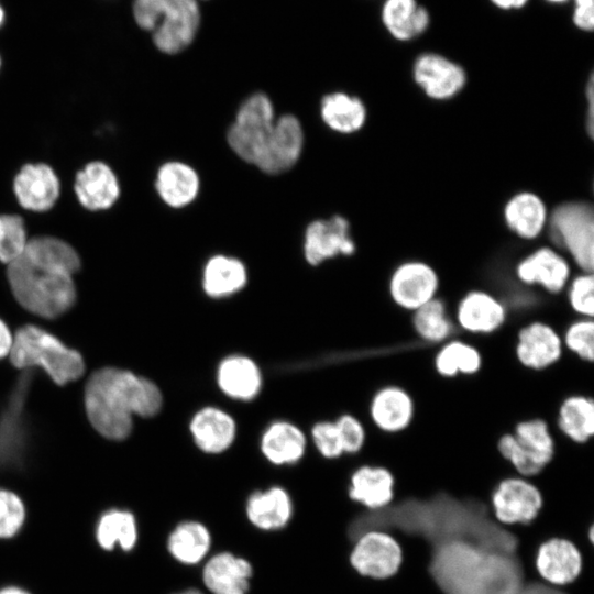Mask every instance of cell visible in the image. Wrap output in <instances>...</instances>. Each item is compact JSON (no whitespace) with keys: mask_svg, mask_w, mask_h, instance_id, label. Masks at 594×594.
Returning <instances> with one entry per match:
<instances>
[{"mask_svg":"<svg viewBox=\"0 0 594 594\" xmlns=\"http://www.w3.org/2000/svg\"><path fill=\"white\" fill-rule=\"evenodd\" d=\"M79 268V255L70 244L55 237H35L8 264L7 276L13 296L24 309L43 318H56L75 304L73 277Z\"/></svg>","mask_w":594,"mask_h":594,"instance_id":"obj_1","label":"cell"},{"mask_svg":"<svg viewBox=\"0 0 594 594\" xmlns=\"http://www.w3.org/2000/svg\"><path fill=\"white\" fill-rule=\"evenodd\" d=\"M163 405L160 386L128 370L100 369L85 387L88 420L101 436L114 441L131 435L134 416L152 418L161 413Z\"/></svg>","mask_w":594,"mask_h":594,"instance_id":"obj_2","label":"cell"},{"mask_svg":"<svg viewBox=\"0 0 594 594\" xmlns=\"http://www.w3.org/2000/svg\"><path fill=\"white\" fill-rule=\"evenodd\" d=\"M131 11L135 24L168 55L183 52L194 42L201 21L197 0H133Z\"/></svg>","mask_w":594,"mask_h":594,"instance_id":"obj_3","label":"cell"},{"mask_svg":"<svg viewBox=\"0 0 594 594\" xmlns=\"http://www.w3.org/2000/svg\"><path fill=\"white\" fill-rule=\"evenodd\" d=\"M9 356L18 369L42 367L57 385L78 380L85 371V363L78 351L33 324L22 327L13 334Z\"/></svg>","mask_w":594,"mask_h":594,"instance_id":"obj_4","label":"cell"},{"mask_svg":"<svg viewBox=\"0 0 594 594\" xmlns=\"http://www.w3.org/2000/svg\"><path fill=\"white\" fill-rule=\"evenodd\" d=\"M497 452L517 475L536 479L553 462L557 442L548 421L540 417L515 424L512 431L499 436Z\"/></svg>","mask_w":594,"mask_h":594,"instance_id":"obj_5","label":"cell"},{"mask_svg":"<svg viewBox=\"0 0 594 594\" xmlns=\"http://www.w3.org/2000/svg\"><path fill=\"white\" fill-rule=\"evenodd\" d=\"M552 242L568 254L580 272L594 268V210L583 200L565 201L549 212Z\"/></svg>","mask_w":594,"mask_h":594,"instance_id":"obj_6","label":"cell"},{"mask_svg":"<svg viewBox=\"0 0 594 594\" xmlns=\"http://www.w3.org/2000/svg\"><path fill=\"white\" fill-rule=\"evenodd\" d=\"M274 108L262 92L250 96L239 108L228 131V143L246 163L255 165L274 125Z\"/></svg>","mask_w":594,"mask_h":594,"instance_id":"obj_7","label":"cell"},{"mask_svg":"<svg viewBox=\"0 0 594 594\" xmlns=\"http://www.w3.org/2000/svg\"><path fill=\"white\" fill-rule=\"evenodd\" d=\"M543 503L536 481L517 474L498 480L490 494L493 517L505 527L530 525L538 517Z\"/></svg>","mask_w":594,"mask_h":594,"instance_id":"obj_8","label":"cell"},{"mask_svg":"<svg viewBox=\"0 0 594 594\" xmlns=\"http://www.w3.org/2000/svg\"><path fill=\"white\" fill-rule=\"evenodd\" d=\"M350 568L360 576L383 581L394 576L403 563V549L385 530H369L359 536L348 553Z\"/></svg>","mask_w":594,"mask_h":594,"instance_id":"obj_9","label":"cell"},{"mask_svg":"<svg viewBox=\"0 0 594 594\" xmlns=\"http://www.w3.org/2000/svg\"><path fill=\"white\" fill-rule=\"evenodd\" d=\"M387 289L392 302L400 310L411 314L438 297L440 278L429 263L408 260L392 271Z\"/></svg>","mask_w":594,"mask_h":594,"instance_id":"obj_10","label":"cell"},{"mask_svg":"<svg viewBox=\"0 0 594 594\" xmlns=\"http://www.w3.org/2000/svg\"><path fill=\"white\" fill-rule=\"evenodd\" d=\"M514 353L524 369L531 372L547 371L563 356L561 332L550 322L531 320L518 329Z\"/></svg>","mask_w":594,"mask_h":594,"instance_id":"obj_11","label":"cell"},{"mask_svg":"<svg viewBox=\"0 0 594 594\" xmlns=\"http://www.w3.org/2000/svg\"><path fill=\"white\" fill-rule=\"evenodd\" d=\"M508 315L506 302L498 296L484 289H471L457 301L452 319L462 332L484 337L501 330Z\"/></svg>","mask_w":594,"mask_h":594,"instance_id":"obj_12","label":"cell"},{"mask_svg":"<svg viewBox=\"0 0 594 594\" xmlns=\"http://www.w3.org/2000/svg\"><path fill=\"white\" fill-rule=\"evenodd\" d=\"M515 276L525 286L560 295L572 277L571 262L558 249L540 246L516 263Z\"/></svg>","mask_w":594,"mask_h":594,"instance_id":"obj_13","label":"cell"},{"mask_svg":"<svg viewBox=\"0 0 594 594\" xmlns=\"http://www.w3.org/2000/svg\"><path fill=\"white\" fill-rule=\"evenodd\" d=\"M534 565L542 582L553 587H566L580 576L584 559L571 540L552 537L537 548Z\"/></svg>","mask_w":594,"mask_h":594,"instance_id":"obj_14","label":"cell"},{"mask_svg":"<svg viewBox=\"0 0 594 594\" xmlns=\"http://www.w3.org/2000/svg\"><path fill=\"white\" fill-rule=\"evenodd\" d=\"M413 77L425 95L436 101L452 99L466 84L463 67L437 53L417 56L413 66Z\"/></svg>","mask_w":594,"mask_h":594,"instance_id":"obj_15","label":"cell"},{"mask_svg":"<svg viewBox=\"0 0 594 594\" xmlns=\"http://www.w3.org/2000/svg\"><path fill=\"white\" fill-rule=\"evenodd\" d=\"M188 430L194 446L208 455L223 454L238 437L235 418L216 405L198 408L190 417Z\"/></svg>","mask_w":594,"mask_h":594,"instance_id":"obj_16","label":"cell"},{"mask_svg":"<svg viewBox=\"0 0 594 594\" xmlns=\"http://www.w3.org/2000/svg\"><path fill=\"white\" fill-rule=\"evenodd\" d=\"M302 147L304 131L299 120L284 114L275 120L255 166L272 175L286 172L297 163Z\"/></svg>","mask_w":594,"mask_h":594,"instance_id":"obj_17","label":"cell"},{"mask_svg":"<svg viewBox=\"0 0 594 594\" xmlns=\"http://www.w3.org/2000/svg\"><path fill=\"white\" fill-rule=\"evenodd\" d=\"M367 413L372 425L378 431L391 436L399 435L406 431L415 419V398L402 385H383L371 396Z\"/></svg>","mask_w":594,"mask_h":594,"instance_id":"obj_18","label":"cell"},{"mask_svg":"<svg viewBox=\"0 0 594 594\" xmlns=\"http://www.w3.org/2000/svg\"><path fill=\"white\" fill-rule=\"evenodd\" d=\"M396 476L384 464L364 463L349 475L346 495L355 505L369 510L388 507L395 499Z\"/></svg>","mask_w":594,"mask_h":594,"instance_id":"obj_19","label":"cell"},{"mask_svg":"<svg viewBox=\"0 0 594 594\" xmlns=\"http://www.w3.org/2000/svg\"><path fill=\"white\" fill-rule=\"evenodd\" d=\"M216 384L227 398L250 403L256 399L263 389V372L252 356L232 353L219 361Z\"/></svg>","mask_w":594,"mask_h":594,"instance_id":"obj_20","label":"cell"},{"mask_svg":"<svg viewBox=\"0 0 594 594\" xmlns=\"http://www.w3.org/2000/svg\"><path fill=\"white\" fill-rule=\"evenodd\" d=\"M355 243L350 235L349 221L342 216L312 221L306 229L304 253L310 265H319L338 255H351Z\"/></svg>","mask_w":594,"mask_h":594,"instance_id":"obj_21","label":"cell"},{"mask_svg":"<svg viewBox=\"0 0 594 594\" xmlns=\"http://www.w3.org/2000/svg\"><path fill=\"white\" fill-rule=\"evenodd\" d=\"M253 576L251 562L230 551H220L204 564L201 578L211 594H248Z\"/></svg>","mask_w":594,"mask_h":594,"instance_id":"obj_22","label":"cell"},{"mask_svg":"<svg viewBox=\"0 0 594 594\" xmlns=\"http://www.w3.org/2000/svg\"><path fill=\"white\" fill-rule=\"evenodd\" d=\"M258 447L263 458L272 465H295L307 452L308 438L295 422L276 419L263 430Z\"/></svg>","mask_w":594,"mask_h":594,"instance_id":"obj_23","label":"cell"},{"mask_svg":"<svg viewBox=\"0 0 594 594\" xmlns=\"http://www.w3.org/2000/svg\"><path fill=\"white\" fill-rule=\"evenodd\" d=\"M249 522L262 531L284 529L294 516V502L289 492L280 485L251 493L245 501Z\"/></svg>","mask_w":594,"mask_h":594,"instance_id":"obj_24","label":"cell"},{"mask_svg":"<svg viewBox=\"0 0 594 594\" xmlns=\"http://www.w3.org/2000/svg\"><path fill=\"white\" fill-rule=\"evenodd\" d=\"M13 189L19 204L28 210L51 209L59 196V180L46 164H26L14 178Z\"/></svg>","mask_w":594,"mask_h":594,"instance_id":"obj_25","label":"cell"},{"mask_svg":"<svg viewBox=\"0 0 594 594\" xmlns=\"http://www.w3.org/2000/svg\"><path fill=\"white\" fill-rule=\"evenodd\" d=\"M75 193L79 202L96 211L110 208L119 198L120 186L113 170L103 162H90L76 175Z\"/></svg>","mask_w":594,"mask_h":594,"instance_id":"obj_26","label":"cell"},{"mask_svg":"<svg viewBox=\"0 0 594 594\" xmlns=\"http://www.w3.org/2000/svg\"><path fill=\"white\" fill-rule=\"evenodd\" d=\"M503 217L507 228L522 240L537 239L547 228L549 211L538 195L520 191L505 204Z\"/></svg>","mask_w":594,"mask_h":594,"instance_id":"obj_27","label":"cell"},{"mask_svg":"<svg viewBox=\"0 0 594 594\" xmlns=\"http://www.w3.org/2000/svg\"><path fill=\"white\" fill-rule=\"evenodd\" d=\"M248 283L244 263L233 256L217 254L204 266L201 287L212 299H222L240 293Z\"/></svg>","mask_w":594,"mask_h":594,"instance_id":"obj_28","label":"cell"},{"mask_svg":"<svg viewBox=\"0 0 594 594\" xmlns=\"http://www.w3.org/2000/svg\"><path fill=\"white\" fill-rule=\"evenodd\" d=\"M212 537L208 527L198 520L178 522L168 534L166 548L170 557L183 565L202 562L211 548Z\"/></svg>","mask_w":594,"mask_h":594,"instance_id":"obj_29","label":"cell"},{"mask_svg":"<svg viewBox=\"0 0 594 594\" xmlns=\"http://www.w3.org/2000/svg\"><path fill=\"white\" fill-rule=\"evenodd\" d=\"M155 187L166 205L182 208L196 199L200 180L197 172L188 164L167 162L157 172Z\"/></svg>","mask_w":594,"mask_h":594,"instance_id":"obj_30","label":"cell"},{"mask_svg":"<svg viewBox=\"0 0 594 594\" xmlns=\"http://www.w3.org/2000/svg\"><path fill=\"white\" fill-rule=\"evenodd\" d=\"M560 433L574 444H585L594 436V400L584 394L564 397L556 417Z\"/></svg>","mask_w":594,"mask_h":594,"instance_id":"obj_31","label":"cell"},{"mask_svg":"<svg viewBox=\"0 0 594 594\" xmlns=\"http://www.w3.org/2000/svg\"><path fill=\"white\" fill-rule=\"evenodd\" d=\"M382 22L388 33L398 41H410L429 26L428 10L416 0H385Z\"/></svg>","mask_w":594,"mask_h":594,"instance_id":"obj_32","label":"cell"},{"mask_svg":"<svg viewBox=\"0 0 594 594\" xmlns=\"http://www.w3.org/2000/svg\"><path fill=\"white\" fill-rule=\"evenodd\" d=\"M482 366L483 355L480 349L454 337L440 344L433 355L435 371L443 378L475 375Z\"/></svg>","mask_w":594,"mask_h":594,"instance_id":"obj_33","label":"cell"},{"mask_svg":"<svg viewBox=\"0 0 594 594\" xmlns=\"http://www.w3.org/2000/svg\"><path fill=\"white\" fill-rule=\"evenodd\" d=\"M366 117V107L356 96L337 91L321 100V118L336 132L354 133L363 128Z\"/></svg>","mask_w":594,"mask_h":594,"instance_id":"obj_34","label":"cell"},{"mask_svg":"<svg viewBox=\"0 0 594 594\" xmlns=\"http://www.w3.org/2000/svg\"><path fill=\"white\" fill-rule=\"evenodd\" d=\"M410 324L419 340L437 345L453 338L457 330L447 302L439 297L411 312Z\"/></svg>","mask_w":594,"mask_h":594,"instance_id":"obj_35","label":"cell"},{"mask_svg":"<svg viewBox=\"0 0 594 594\" xmlns=\"http://www.w3.org/2000/svg\"><path fill=\"white\" fill-rule=\"evenodd\" d=\"M95 535L103 550L111 551L119 546L123 551H131L139 538L135 516L129 510L110 509L100 516Z\"/></svg>","mask_w":594,"mask_h":594,"instance_id":"obj_36","label":"cell"},{"mask_svg":"<svg viewBox=\"0 0 594 594\" xmlns=\"http://www.w3.org/2000/svg\"><path fill=\"white\" fill-rule=\"evenodd\" d=\"M29 382L28 376L21 378L16 391L9 403V407L6 413H3L0 421V461L12 458L21 448L22 420L20 416L25 402Z\"/></svg>","mask_w":594,"mask_h":594,"instance_id":"obj_37","label":"cell"},{"mask_svg":"<svg viewBox=\"0 0 594 594\" xmlns=\"http://www.w3.org/2000/svg\"><path fill=\"white\" fill-rule=\"evenodd\" d=\"M564 350L585 363L594 360V320L576 317L561 332Z\"/></svg>","mask_w":594,"mask_h":594,"instance_id":"obj_38","label":"cell"},{"mask_svg":"<svg viewBox=\"0 0 594 594\" xmlns=\"http://www.w3.org/2000/svg\"><path fill=\"white\" fill-rule=\"evenodd\" d=\"M564 292L568 305L576 317H594V276L592 272H580L572 276Z\"/></svg>","mask_w":594,"mask_h":594,"instance_id":"obj_39","label":"cell"},{"mask_svg":"<svg viewBox=\"0 0 594 594\" xmlns=\"http://www.w3.org/2000/svg\"><path fill=\"white\" fill-rule=\"evenodd\" d=\"M25 506L13 492L0 488V539H11L22 529Z\"/></svg>","mask_w":594,"mask_h":594,"instance_id":"obj_40","label":"cell"},{"mask_svg":"<svg viewBox=\"0 0 594 594\" xmlns=\"http://www.w3.org/2000/svg\"><path fill=\"white\" fill-rule=\"evenodd\" d=\"M315 449L326 460H338L344 455L343 446L334 420L321 419L310 428Z\"/></svg>","mask_w":594,"mask_h":594,"instance_id":"obj_41","label":"cell"},{"mask_svg":"<svg viewBox=\"0 0 594 594\" xmlns=\"http://www.w3.org/2000/svg\"><path fill=\"white\" fill-rule=\"evenodd\" d=\"M4 237L0 248V261L9 264L24 251L29 241L23 219L18 215H2Z\"/></svg>","mask_w":594,"mask_h":594,"instance_id":"obj_42","label":"cell"},{"mask_svg":"<svg viewBox=\"0 0 594 594\" xmlns=\"http://www.w3.org/2000/svg\"><path fill=\"white\" fill-rule=\"evenodd\" d=\"M334 422L338 427L344 454L355 455L366 444V428L363 421L351 413L339 415Z\"/></svg>","mask_w":594,"mask_h":594,"instance_id":"obj_43","label":"cell"},{"mask_svg":"<svg viewBox=\"0 0 594 594\" xmlns=\"http://www.w3.org/2000/svg\"><path fill=\"white\" fill-rule=\"evenodd\" d=\"M572 21L578 29L592 32L594 29V0H574Z\"/></svg>","mask_w":594,"mask_h":594,"instance_id":"obj_44","label":"cell"},{"mask_svg":"<svg viewBox=\"0 0 594 594\" xmlns=\"http://www.w3.org/2000/svg\"><path fill=\"white\" fill-rule=\"evenodd\" d=\"M586 99H587V112H586V122H585V127H586V130L588 132V135L590 136H593V133H594V106H593V102H594V80H593V75H591L588 81H587V87H586Z\"/></svg>","mask_w":594,"mask_h":594,"instance_id":"obj_45","label":"cell"},{"mask_svg":"<svg viewBox=\"0 0 594 594\" xmlns=\"http://www.w3.org/2000/svg\"><path fill=\"white\" fill-rule=\"evenodd\" d=\"M13 344V334L7 323L0 319V359L9 356Z\"/></svg>","mask_w":594,"mask_h":594,"instance_id":"obj_46","label":"cell"},{"mask_svg":"<svg viewBox=\"0 0 594 594\" xmlns=\"http://www.w3.org/2000/svg\"><path fill=\"white\" fill-rule=\"evenodd\" d=\"M495 7L502 10L520 9L528 0H490Z\"/></svg>","mask_w":594,"mask_h":594,"instance_id":"obj_47","label":"cell"},{"mask_svg":"<svg viewBox=\"0 0 594 594\" xmlns=\"http://www.w3.org/2000/svg\"><path fill=\"white\" fill-rule=\"evenodd\" d=\"M0 594H30V593L19 586H6V587L0 588Z\"/></svg>","mask_w":594,"mask_h":594,"instance_id":"obj_48","label":"cell"},{"mask_svg":"<svg viewBox=\"0 0 594 594\" xmlns=\"http://www.w3.org/2000/svg\"><path fill=\"white\" fill-rule=\"evenodd\" d=\"M174 594H204V593L197 588L191 587V588H186Z\"/></svg>","mask_w":594,"mask_h":594,"instance_id":"obj_49","label":"cell"},{"mask_svg":"<svg viewBox=\"0 0 594 594\" xmlns=\"http://www.w3.org/2000/svg\"><path fill=\"white\" fill-rule=\"evenodd\" d=\"M6 16H7L6 10H4L2 3L0 2V29L3 26V24L6 22Z\"/></svg>","mask_w":594,"mask_h":594,"instance_id":"obj_50","label":"cell"},{"mask_svg":"<svg viewBox=\"0 0 594 594\" xmlns=\"http://www.w3.org/2000/svg\"><path fill=\"white\" fill-rule=\"evenodd\" d=\"M3 237H4V222H3L2 215H0V248L3 241Z\"/></svg>","mask_w":594,"mask_h":594,"instance_id":"obj_51","label":"cell"},{"mask_svg":"<svg viewBox=\"0 0 594 594\" xmlns=\"http://www.w3.org/2000/svg\"><path fill=\"white\" fill-rule=\"evenodd\" d=\"M546 1L551 2V3H563L568 0H546Z\"/></svg>","mask_w":594,"mask_h":594,"instance_id":"obj_52","label":"cell"},{"mask_svg":"<svg viewBox=\"0 0 594 594\" xmlns=\"http://www.w3.org/2000/svg\"><path fill=\"white\" fill-rule=\"evenodd\" d=\"M0 67H1V56H0Z\"/></svg>","mask_w":594,"mask_h":594,"instance_id":"obj_53","label":"cell"},{"mask_svg":"<svg viewBox=\"0 0 594 594\" xmlns=\"http://www.w3.org/2000/svg\"><path fill=\"white\" fill-rule=\"evenodd\" d=\"M197 1H199V0H197Z\"/></svg>","mask_w":594,"mask_h":594,"instance_id":"obj_54","label":"cell"}]
</instances>
